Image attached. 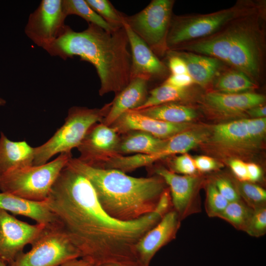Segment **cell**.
Masks as SVG:
<instances>
[{
	"mask_svg": "<svg viewBox=\"0 0 266 266\" xmlns=\"http://www.w3.org/2000/svg\"><path fill=\"white\" fill-rule=\"evenodd\" d=\"M265 101L264 95L253 92L227 94L211 90L200 99L204 110L224 117L240 115L253 107L264 104Z\"/></svg>",
	"mask_w": 266,
	"mask_h": 266,
	"instance_id": "17",
	"label": "cell"
},
{
	"mask_svg": "<svg viewBox=\"0 0 266 266\" xmlns=\"http://www.w3.org/2000/svg\"><path fill=\"white\" fill-rule=\"evenodd\" d=\"M0 209L34 220L36 223L49 226L59 223L55 215L45 201H34L11 194L0 193Z\"/></svg>",
	"mask_w": 266,
	"mask_h": 266,
	"instance_id": "21",
	"label": "cell"
},
{
	"mask_svg": "<svg viewBox=\"0 0 266 266\" xmlns=\"http://www.w3.org/2000/svg\"><path fill=\"white\" fill-rule=\"evenodd\" d=\"M120 138L116 131L103 123H96L89 130L77 147L80 153L78 159L97 167L108 159L119 155Z\"/></svg>",
	"mask_w": 266,
	"mask_h": 266,
	"instance_id": "14",
	"label": "cell"
},
{
	"mask_svg": "<svg viewBox=\"0 0 266 266\" xmlns=\"http://www.w3.org/2000/svg\"><path fill=\"white\" fill-rule=\"evenodd\" d=\"M110 107V102L101 108H69L64 124L45 143L34 147L33 166L45 164L57 154L71 153L79 146L90 128L102 121Z\"/></svg>",
	"mask_w": 266,
	"mask_h": 266,
	"instance_id": "7",
	"label": "cell"
},
{
	"mask_svg": "<svg viewBox=\"0 0 266 266\" xmlns=\"http://www.w3.org/2000/svg\"><path fill=\"white\" fill-rule=\"evenodd\" d=\"M247 168L249 181L255 183L261 180L262 171L260 167L253 163H247Z\"/></svg>",
	"mask_w": 266,
	"mask_h": 266,
	"instance_id": "41",
	"label": "cell"
},
{
	"mask_svg": "<svg viewBox=\"0 0 266 266\" xmlns=\"http://www.w3.org/2000/svg\"><path fill=\"white\" fill-rule=\"evenodd\" d=\"M6 104V100L0 97V106L4 105Z\"/></svg>",
	"mask_w": 266,
	"mask_h": 266,
	"instance_id": "45",
	"label": "cell"
},
{
	"mask_svg": "<svg viewBox=\"0 0 266 266\" xmlns=\"http://www.w3.org/2000/svg\"><path fill=\"white\" fill-rule=\"evenodd\" d=\"M63 5L66 16H78L88 23L97 25L107 32L114 29L98 14L84 0H63Z\"/></svg>",
	"mask_w": 266,
	"mask_h": 266,
	"instance_id": "29",
	"label": "cell"
},
{
	"mask_svg": "<svg viewBox=\"0 0 266 266\" xmlns=\"http://www.w3.org/2000/svg\"><path fill=\"white\" fill-rule=\"evenodd\" d=\"M31 249L19 254L9 266H58L80 254L61 224L46 226L31 244Z\"/></svg>",
	"mask_w": 266,
	"mask_h": 266,
	"instance_id": "8",
	"label": "cell"
},
{
	"mask_svg": "<svg viewBox=\"0 0 266 266\" xmlns=\"http://www.w3.org/2000/svg\"><path fill=\"white\" fill-rule=\"evenodd\" d=\"M0 266H7L6 264H5L4 262L0 260Z\"/></svg>",
	"mask_w": 266,
	"mask_h": 266,
	"instance_id": "46",
	"label": "cell"
},
{
	"mask_svg": "<svg viewBox=\"0 0 266 266\" xmlns=\"http://www.w3.org/2000/svg\"><path fill=\"white\" fill-rule=\"evenodd\" d=\"M209 134L210 129L192 127L167 139L164 148L168 156L176 154H185L198 145L203 144Z\"/></svg>",
	"mask_w": 266,
	"mask_h": 266,
	"instance_id": "26",
	"label": "cell"
},
{
	"mask_svg": "<svg viewBox=\"0 0 266 266\" xmlns=\"http://www.w3.org/2000/svg\"><path fill=\"white\" fill-rule=\"evenodd\" d=\"M266 5L237 17L205 38L183 44L175 50L218 59L245 74L259 85L265 76Z\"/></svg>",
	"mask_w": 266,
	"mask_h": 266,
	"instance_id": "3",
	"label": "cell"
},
{
	"mask_svg": "<svg viewBox=\"0 0 266 266\" xmlns=\"http://www.w3.org/2000/svg\"><path fill=\"white\" fill-rule=\"evenodd\" d=\"M89 5L114 29L123 27L125 14L118 11L108 0H86Z\"/></svg>",
	"mask_w": 266,
	"mask_h": 266,
	"instance_id": "31",
	"label": "cell"
},
{
	"mask_svg": "<svg viewBox=\"0 0 266 266\" xmlns=\"http://www.w3.org/2000/svg\"><path fill=\"white\" fill-rule=\"evenodd\" d=\"M71 158V153H62L45 164L10 170L0 177V190L31 201H44Z\"/></svg>",
	"mask_w": 266,
	"mask_h": 266,
	"instance_id": "6",
	"label": "cell"
},
{
	"mask_svg": "<svg viewBox=\"0 0 266 266\" xmlns=\"http://www.w3.org/2000/svg\"><path fill=\"white\" fill-rule=\"evenodd\" d=\"M212 182L219 193L229 201L241 200L236 190L234 182L225 176H219Z\"/></svg>",
	"mask_w": 266,
	"mask_h": 266,
	"instance_id": "35",
	"label": "cell"
},
{
	"mask_svg": "<svg viewBox=\"0 0 266 266\" xmlns=\"http://www.w3.org/2000/svg\"><path fill=\"white\" fill-rule=\"evenodd\" d=\"M174 3V0H152L140 12L124 18V21L158 58L168 51L166 39Z\"/></svg>",
	"mask_w": 266,
	"mask_h": 266,
	"instance_id": "9",
	"label": "cell"
},
{
	"mask_svg": "<svg viewBox=\"0 0 266 266\" xmlns=\"http://www.w3.org/2000/svg\"><path fill=\"white\" fill-rule=\"evenodd\" d=\"M58 266H93L90 262L82 258H76L65 262Z\"/></svg>",
	"mask_w": 266,
	"mask_h": 266,
	"instance_id": "43",
	"label": "cell"
},
{
	"mask_svg": "<svg viewBox=\"0 0 266 266\" xmlns=\"http://www.w3.org/2000/svg\"><path fill=\"white\" fill-rule=\"evenodd\" d=\"M190 94L187 88H179L163 83L149 92L142 105L134 110L139 111L163 104L178 102L187 100Z\"/></svg>",
	"mask_w": 266,
	"mask_h": 266,
	"instance_id": "27",
	"label": "cell"
},
{
	"mask_svg": "<svg viewBox=\"0 0 266 266\" xmlns=\"http://www.w3.org/2000/svg\"><path fill=\"white\" fill-rule=\"evenodd\" d=\"M46 226L31 225L0 209V260L9 265L26 245L32 244Z\"/></svg>",
	"mask_w": 266,
	"mask_h": 266,
	"instance_id": "12",
	"label": "cell"
},
{
	"mask_svg": "<svg viewBox=\"0 0 266 266\" xmlns=\"http://www.w3.org/2000/svg\"><path fill=\"white\" fill-rule=\"evenodd\" d=\"M212 91L227 94L252 92L258 85L242 72L226 66L215 77Z\"/></svg>",
	"mask_w": 266,
	"mask_h": 266,
	"instance_id": "24",
	"label": "cell"
},
{
	"mask_svg": "<svg viewBox=\"0 0 266 266\" xmlns=\"http://www.w3.org/2000/svg\"><path fill=\"white\" fill-rule=\"evenodd\" d=\"M148 84L146 80L141 78L132 79L110 102L109 111L101 122L110 126L127 111L142 105L148 95Z\"/></svg>",
	"mask_w": 266,
	"mask_h": 266,
	"instance_id": "19",
	"label": "cell"
},
{
	"mask_svg": "<svg viewBox=\"0 0 266 266\" xmlns=\"http://www.w3.org/2000/svg\"><path fill=\"white\" fill-rule=\"evenodd\" d=\"M155 172L169 186L172 208L181 221L201 211L198 196L201 182L199 177L180 175L163 167L157 168Z\"/></svg>",
	"mask_w": 266,
	"mask_h": 266,
	"instance_id": "13",
	"label": "cell"
},
{
	"mask_svg": "<svg viewBox=\"0 0 266 266\" xmlns=\"http://www.w3.org/2000/svg\"><path fill=\"white\" fill-rule=\"evenodd\" d=\"M63 0H42L31 13L25 33L36 46L44 50L64 32L67 25Z\"/></svg>",
	"mask_w": 266,
	"mask_h": 266,
	"instance_id": "10",
	"label": "cell"
},
{
	"mask_svg": "<svg viewBox=\"0 0 266 266\" xmlns=\"http://www.w3.org/2000/svg\"><path fill=\"white\" fill-rule=\"evenodd\" d=\"M264 1L239 0L232 6L207 14H173L167 34L168 50L216 33L232 20L266 5Z\"/></svg>",
	"mask_w": 266,
	"mask_h": 266,
	"instance_id": "5",
	"label": "cell"
},
{
	"mask_svg": "<svg viewBox=\"0 0 266 266\" xmlns=\"http://www.w3.org/2000/svg\"><path fill=\"white\" fill-rule=\"evenodd\" d=\"M98 266H124L116 263H106L103 264Z\"/></svg>",
	"mask_w": 266,
	"mask_h": 266,
	"instance_id": "44",
	"label": "cell"
},
{
	"mask_svg": "<svg viewBox=\"0 0 266 266\" xmlns=\"http://www.w3.org/2000/svg\"><path fill=\"white\" fill-rule=\"evenodd\" d=\"M132 56L131 80L141 78L148 83L167 77L170 72L166 65L154 53L147 45L124 21Z\"/></svg>",
	"mask_w": 266,
	"mask_h": 266,
	"instance_id": "16",
	"label": "cell"
},
{
	"mask_svg": "<svg viewBox=\"0 0 266 266\" xmlns=\"http://www.w3.org/2000/svg\"><path fill=\"white\" fill-rule=\"evenodd\" d=\"M181 222L176 212L171 209L138 240L134 246L138 266H149L155 254L175 238Z\"/></svg>",
	"mask_w": 266,
	"mask_h": 266,
	"instance_id": "15",
	"label": "cell"
},
{
	"mask_svg": "<svg viewBox=\"0 0 266 266\" xmlns=\"http://www.w3.org/2000/svg\"><path fill=\"white\" fill-rule=\"evenodd\" d=\"M34 147L26 141H13L0 136V177L12 169L33 166Z\"/></svg>",
	"mask_w": 266,
	"mask_h": 266,
	"instance_id": "22",
	"label": "cell"
},
{
	"mask_svg": "<svg viewBox=\"0 0 266 266\" xmlns=\"http://www.w3.org/2000/svg\"><path fill=\"white\" fill-rule=\"evenodd\" d=\"M151 118L173 123H188L197 117L195 109L178 102H170L138 111Z\"/></svg>",
	"mask_w": 266,
	"mask_h": 266,
	"instance_id": "25",
	"label": "cell"
},
{
	"mask_svg": "<svg viewBox=\"0 0 266 266\" xmlns=\"http://www.w3.org/2000/svg\"><path fill=\"white\" fill-rule=\"evenodd\" d=\"M197 170L200 172H209L217 169L220 166L213 158L206 156H200L194 159Z\"/></svg>",
	"mask_w": 266,
	"mask_h": 266,
	"instance_id": "40",
	"label": "cell"
},
{
	"mask_svg": "<svg viewBox=\"0 0 266 266\" xmlns=\"http://www.w3.org/2000/svg\"><path fill=\"white\" fill-rule=\"evenodd\" d=\"M204 144L217 156L233 159L247 157L258 149L249 135L244 119L213 126Z\"/></svg>",
	"mask_w": 266,
	"mask_h": 266,
	"instance_id": "11",
	"label": "cell"
},
{
	"mask_svg": "<svg viewBox=\"0 0 266 266\" xmlns=\"http://www.w3.org/2000/svg\"><path fill=\"white\" fill-rule=\"evenodd\" d=\"M229 164L238 181H249L247 163L240 159H233L229 161Z\"/></svg>",
	"mask_w": 266,
	"mask_h": 266,
	"instance_id": "39",
	"label": "cell"
},
{
	"mask_svg": "<svg viewBox=\"0 0 266 266\" xmlns=\"http://www.w3.org/2000/svg\"><path fill=\"white\" fill-rule=\"evenodd\" d=\"M229 201L219 193L212 181L206 186L204 204L206 212L209 217H217L224 210Z\"/></svg>",
	"mask_w": 266,
	"mask_h": 266,
	"instance_id": "32",
	"label": "cell"
},
{
	"mask_svg": "<svg viewBox=\"0 0 266 266\" xmlns=\"http://www.w3.org/2000/svg\"><path fill=\"white\" fill-rule=\"evenodd\" d=\"M254 209L241 200L229 202L217 218L230 224L235 229L245 232Z\"/></svg>",
	"mask_w": 266,
	"mask_h": 266,
	"instance_id": "28",
	"label": "cell"
},
{
	"mask_svg": "<svg viewBox=\"0 0 266 266\" xmlns=\"http://www.w3.org/2000/svg\"><path fill=\"white\" fill-rule=\"evenodd\" d=\"M45 201L80 258L93 266H138L135 245L170 209L168 201L162 198L155 210L143 217L128 221L116 219L102 208L88 179L67 165Z\"/></svg>",
	"mask_w": 266,
	"mask_h": 266,
	"instance_id": "1",
	"label": "cell"
},
{
	"mask_svg": "<svg viewBox=\"0 0 266 266\" xmlns=\"http://www.w3.org/2000/svg\"><path fill=\"white\" fill-rule=\"evenodd\" d=\"M164 83L179 88H187L194 82L188 74H170L166 79Z\"/></svg>",
	"mask_w": 266,
	"mask_h": 266,
	"instance_id": "38",
	"label": "cell"
},
{
	"mask_svg": "<svg viewBox=\"0 0 266 266\" xmlns=\"http://www.w3.org/2000/svg\"><path fill=\"white\" fill-rule=\"evenodd\" d=\"M197 168L194 160L185 153L176 157L171 163V170L184 175H195Z\"/></svg>",
	"mask_w": 266,
	"mask_h": 266,
	"instance_id": "36",
	"label": "cell"
},
{
	"mask_svg": "<svg viewBox=\"0 0 266 266\" xmlns=\"http://www.w3.org/2000/svg\"><path fill=\"white\" fill-rule=\"evenodd\" d=\"M251 118H265L266 116V105H261L253 107L248 109L246 112Z\"/></svg>",
	"mask_w": 266,
	"mask_h": 266,
	"instance_id": "42",
	"label": "cell"
},
{
	"mask_svg": "<svg viewBox=\"0 0 266 266\" xmlns=\"http://www.w3.org/2000/svg\"><path fill=\"white\" fill-rule=\"evenodd\" d=\"M110 126L118 134L141 131L162 139L169 138L193 127L189 123H173L157 120L134 110L125 112Z\"/></svg>",
	"mask_w": 266,
	"mask_h": 266,
	"instance_id": "18",
	"label": "cell"
},
{
	"mask_svg": "<svg viewBox=\"0 0 266 266\" xmlns=\"http://www.w3.org/2000/svg\"><path fill=\"white\" fill-rule=\"evenodd\" d=\"M249 235L259 237L266 233V206L254 209L253 213L245 232Z\"/></svg>",
	"mask_w": 266,
	"mask_h": 266,
	"instance_id": "33",
	"label": "cell"
},
{
	"mask_svg": "<svg viewBox=\"0 0 266 266\" xmlns=\"http://www.w3.org/2000/svg\"><path fill=\"white\" fill-rule=\"evenodd\" d=\"M241 200L255 209L266 206V191L262 187L250 181H235Z\"/></svg>",
	"mask_w": 266,
	"mask_h": 266,
	"instance_id": "30",
	"label": "cell"
},
{
	"mask_svg": "<svg viewBox=\"0 0 266 266\" xmlns=\"http://www.w3.org/2000/svg\"><path fill=\"white\" fill-rule=\"evenodd\" d=\"M126 32L123 27L107 32L93 24L82 32L66 26L63 33L44 50L64 60L79 56L96 68L100 80L99 94L115 96L131 81L132 56Z\"/></svg>",
	"mask_w": 266,
	"mask_h": 266,
	"instance_id": "2",
	"label": "cell"
},
{
	"mask_svg": "<svg viewBox=\"0 0 266 266\" xmlns=\"http://www.w3.org/2000/svg\"><path fill=\"white\" fill-rule=\"evenodd\" d=\"M120 138L118 148L119 155L137 153L136 154H154L164 146L166 139L157 138L152 134L141 131H132Z\"/></svg>",
	"mask_w": 266,
	"mask_h": 266,
	"instance_id": "23",
	"label": "cell"
},
{
	"mask_svg": "<svg viewBox=\"0 0 266 266\" xmlns=\"http://www.w3.org/2000/svg\"><path fill=\"white\" fill-rule=\"evenodd\" d=\"M181 58L194 84L202 88L211 86L215 77L227 66L217 59L190 52L168 50Z\"/></svg>",
	"mask_w": 266,
	"mask_h": 266,
	"instance_id": "20",
	"label": "cell"
},
{
	"mask_svg": "<svg viewBox=\"0 0 266 266\" xmlns=\"http://www.w3.org/2000/svg\"><path fill=\"white\" fill-rule=\"evenodd\" d=\"M247 130L254 144L260 148L266 132V118L244 119Z\"/></svg>",
	"mask_w": 266,
	"mask_h": 266,
	"instance_id": "34",
	"label": "cell"
},
{
	"mask_svg": "<svg viewBox=\"0 0 266 266\" xmlns=\"http://www.w3.org/2000/svg\"><path fill=\"white\" fill-rule=\"evenodd\" d=\"M167 57V66L171 74H181L187 73L186 66L180 57L173 54L169 51L166 54Z\"/></svg>",
	"mask_w": 266,
	"mask_h": 266,
	"instance_id": "37",
	"label": "cell"
},
{
	"mask_svg": "<svg viewBox=\"0 0 266 266\" xmlns=\"http://www.w3.org/2000/svg\"><path fill=\"white\" fill-rule=\"evenodd\" d=\"M67 165L88 179L102 208L121 221L136 220L153 212L167 189L158 175L134 177L118 169L93 166L72 157Z\"/></svg>",
	"mask_w": 266,
	"mask_h": 266,
	"instance_id": "4",
	"label": "cell"
}]
</instances>
